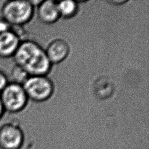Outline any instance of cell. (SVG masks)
I'll list each match as a JSON object with an SVG mask.
<instances>
[{
  "label": "cell",
  "mask_w": 149,
  "mask_h": 149,
  "mask_svg": "<svg viewBox=\"0 0 149 149\" xmlns=\"http://www.w3.org/2000/svg\"><path fill=\"white\" fill-rule=\"evenodd\" d=\"M60 17L70 18L74 16L78 11V3L74 1H62L57 2Z\"/></svg>",
  "instance_id": "cell-9"
},
{
  "label": "cell",
  "mask_w": 149,
  "mask_h": 149,
  "mask_svg": "<svg viewBox=\"0 0 149 149\" xmlns=\"http://www.w3.org/2000/svg\"><path fill=\"white\" fill-rule=\"evenodd\" d=\"M0 98L5 112L10 113L21 112L29 100L22 84L11 81L0 93Z\"/></svg>",
  "instance_id": "cell-3"
},
{
  "label": "cell",
  "mask_w": 149,
  "mask_h": 149,
  "mask_svg": "<svg viewBox=\"0 0 149 149\" xmlns=\"http://www.w3.org/2000/svg\"><path fill=\"white\" fill-rule=\"evenodd\" d=\"M33 13L34 5L30 1H6L1 9V16L12 26L22 27L27 23Z\"/></svg>",
  "instance_id": "cell-2"
},
{
  "label": "cell",
  "mask_w": 149,
  "mask_h": 149,
  "mask_svg": "<svg viewBox=\"0 0 149 149\" xmlns=\"http://www.w3.org/2000/svg\"><path fill=\"white\" fill-rule=\"evenodd\" d=\"M22 40L20 36L13 28L0 33V58L13 57Z\"/></svg>",
  "instance_id": "cell-6"
},
{
  "label": "cell",
  "mask_w": 149,
  "mask_h": 149,
  "mask_svg": "<svg viewBox=\"0 0 149 149\" xmlns=\"http://www.w3.org/2000/svg\"><path fill=\"white\" fill-rule=\"evenodd\" d=\"M10 76L12 79L11 82L23 84L30 75L23 68L15 65L11 70Z\"/></svg>",
  "instance_id": "cell-10"
},
{
  "label": "cell",
  "mask_w": 149,
  "mask_h": 149,
  "mask_svg": "<svg viewBox=\"0 0 149 149\" xmlns=\"http://www.w3.org/2000/svg\"><path fill=\"white\" fill-rule=\"evenodd\" d=\"M12 58L30 76H46L51 68L45 50L32 40H22Z\"/></svg>",
  "instance_id": "cell-1"
},
{
  "label": "cell",
  "mask_w": 149,
  "mask_h": 149,
  "mask_svg": "<svg viewBox=\"0 0 149 149\" xmlns=\"http://www.w3.org/2000/svg\"><path fill=\"white\" fill-rule=\"evenodd\" d=\"M24 131L14 120L0 125V147L2 149H20L24 142Z\"/></svg>",
  "instance_id": "cell-5"
},
{
  "label": "cell",
  "mask_w": 149,
  "mask_h": 149,
  "mask_svg": "<svg viewBox=\"0 0 149 149\" xmlns=\"http://www.w3.org/2000/svg\"><path fill=\"white\" fill-rule=\"evenodd\" d=\"M38 6L37 15L42 22L52 24L60 17L57 2L51 0L42 1Z\"/></svg>",
  "instance_id": "cell-8"
},
{
  "label": "cell",
  "mask_w": 149,
  "mask_h": 149,
  "mask_svg": "<svg viewBox=\"0 0 149 149\" xmlns=\"http://www.w3.org/2000/svg\"><path fill=\"white\" fill-rule=\"evenodd\" d=\"M5 113V111L4 110V108L3 107V105H2V102H1V98H0V120L2 119V118H3L4 114Z\"/></svg>",
  "instance_id": "cell-13"
},
{
  "label": "cell",
  "mask_w": 149,
  "mask_h": 149,
  "mask_svg": "<svg viewBox=\"0 0 149 149\" xmlns=\"http://www.w3.org/2000/svg\"><path fill=\"white\" fill-rule=\"evenodd\" d=\"M22 86L28 99L36 102L48 100L54 91L53 83L46 76H30Z\"/></svg>",
  "instance_id": "cell-4"
},
{
  "label": "cell",
  "mask_w": 149,
  "mask_h": 149,
  "mask_svg": "<svg viewBox=\"0 0 149 149\" xmlns=\"http://www.w3.org/2000/svg\"><path fill=\"white\" fill-rule=\"evenodd\" d=\"M9 83V80L6 74L3 71L0 70V93Z\"/></svg>",
  "instance_id": "cell-11"
},
{
  "label": "cell",
  "mask_w": 149,
  "mask_h": 149,
  "mask_svg": "<svg viewBox=\"0 0 149 149\" xmlns=\"http://www.w3.org/2000/svg\"><path fill=\"white\" fill-rule=\"evenodd\" d=\"M45 52L52 64L58 63L66 58L70 52V48L65 40L56 38L48 44Z\"/></svg>",
  "instance_id": "cell-7"
},
{
  "label": "cell",
  "mask_w": 149,
  "mask_h": 149,
  "mask_svg": "<svg viewBox=\"0 0 149 149\" xmlns=\"http://www.w3.org/2000/svg\"><path fill=\"white\" fill-rule=\"evenodd\" d=\"M12 28L11 26L5 19L0 16V33L10 30Z\"/></svg>",
  "instance_id": "cell-12"
}]
</instances>
